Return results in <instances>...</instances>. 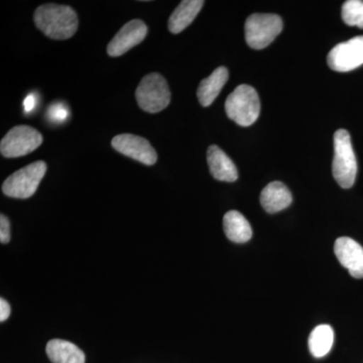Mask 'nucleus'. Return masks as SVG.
<instances>
[{
    "label": "nucleus",
    "instance_id": "a211bd4d",
    "mask_svg": "<svg viewBox=\"0 0 363 363\" xmlns=\"http://www.w3.org/2000/svg\"><path fill=\"white\" fill-rule=\"evenodd\" d=\"M334 342V331L329 325H319L310 334L309 350L313 357H324L331 350Z\"/></svg>",
    "mask_w": 363,
    "mask_h": 363
},
{
    "label": "nucleus",
    "instance_id": "7ed1b4c3",
    "mask_svg": "<svg viewBox=\"0 0 363 363\" xmlns=\"http://www.w3.org/2000/svg\"><path fill=\"white\" fill-rule=\"evenodd\" d=\"M227 116L240 126H250L257 121L260 112L259 95L250 85H240L227 97Z\"/></svg>",
    "mask_w": 363,
    "mask_h": 363
},
{
    "label": "nucleus",
    "instance_id": "0eeeda50",
    "mask_svg": "<svg viewBox=\"0 0 363 363\" xmlns=\"http://www.w3.org/2000/svg\"><path fill=\"white\" fill-rule=\"evenodd\" d=\"M42 143V135L32 126H14L2 138L0 152L6 157H23L37 150Z\"/></svg>",
    "mask_w": 363,
    "mask_h": 363
},
{
    "label": "nucleus",
    "instance_id": "9b49d317",
    "mask_svg": "<svg viewBox=\"0 0 363 363\" xmlns=\"http://www.w3.org/2000/svg\"><path fill=\"white\" fill-rule=\"evenodd\" d=\"M334 252L351 277L363 279V247L359 243L350 238H339L335 241Z\"/></svg>",
    "mask_w": 363,
    "mask_h": 363
},
{
    "label": "nucleus",
    "instance_id": "423d86ee",
    "mask_svg": "<svg viewBox=\"0 0 363 363\" xmlns=\"http://www.w3.org/2000/svg\"><path fill=\"white\" fill-rule=\"evenodd\" d=\"M245 40L250 48L262 50L271 45L283 30V21L277 14L255 13L245 21Z\"/></svg>",
    "mask_w": 363,
    "mask_h": 363
},
{
    "label": "nucleus",
    "instance_id": "39448f33",
    "mask_svg": "<svg viewBox=\"0 0 363 363\" xmlns=\"http://www.w3.org/2000/svg\"><path fill=\"white\" fill-rule=\"evenodd\" d=\"M136 101L143 111L157 113L164 111L171 102L166 79L161 74L152 73L145 76L135 91Z\"/></svg>",
    "mask_w": 363,
    "mask_h": 363
},
{
    "label": "nucleus",
    "instance_id": "6e6552de",
    "mask_svg": "<svg viewBox=\"0 0 363 363\" xmlns=\"http://www.w3.org/2000/svg\"><path fill=\"white\" fill-rule=\"evenodd\" d=\"M327 64L336 72H350L363 65V35L335 45L327 57Z\"/></svg>",
    "mask_w": 363,
    "mask_h": 363
},
{
    "label": "nucleus",
    "instance_id": "4be33fe9",
    "mask_svg": "<svg viewBox=\"0 0 363 363\" xmlns=\"http://www.w3.org/2000/svg\"><path fill=\"white\" fill-rule=\"evenodd\" d=\"M38 104L37 95L30 93L28 96L26 97L25 101H23V109L26 114L30 113V112L35 111V106Z\"/></svg>",
    "mask_w": 363,
    "mask_h": 363
},
{
    "label": "nucleus",
    "instance_id": "f257e3e1",
    "mask_svg": "<svg viewBox=\"0 0 363 363\" xmlns=\"http://www.w3.org/2000/svg\"><path fill=\"white\" fill-rule=\"evenodd\" d=\"M33 20L40 32L52 40L70 39L77 32V13L68 6L43 4L35 9Z\"/></svg>",
    "mask_w": 363,
    "mask_h": 363
},
{
    "label": "nucleus",
    "instance_id": "ddd939ff",
    "mask_svg": "<svg viewBox=\"0 0 363 363\" xmlns=\"http://www.w3.org/2000/svg\"><path fill=\"white\" fill-rule=\"evenodd\" d=\"M293 196L285 184L272 182L260 194V204L267 213H277L290 206Z\"/></svg>",
    "mask_w": 363,
    "mask_h": 363
},
{
    "label": "nucleus",
    "instance_id": "f03ea898",
    "mask_svg": "<svg viewBox=\"0 0 363 363\" xmlns=\"http://www.w3.org/2000/svg\"><path fill=\"white\" fill-rule=\"evenodd\" d=\"M332 172L334 179L340 187L350 189L354 185L357 174V162L347 130H338L334 135Z\"/></svg>",
    "mask_w": 363,
    "mask_h": 363
},
{
    "label": "nucleus",
    "instance_id": "6ab92c4d",
    "mask_svg": "<svg viewBox=\"0 0 363 363\" xmlns=\"http://www.w3.org/2000/svg\"><path fill=\"white\" fill-rule=\"evenodd\" d=\"M342 18L347 26L363 28V1L348 0L344 2Z\"/></svg>",
    "mask_w": 363,
    "mask_h": 363
},
{
    "label": "nucleus",
    "instance_id": "20e7f679",
    "mask_svg": "<svg viewBox=\"0 0 363 363\" xmlns=\"http://www.w3.org/2000/svg\"><path fill=\"white\" fill-rule=\"evenodd\" d=\"M47 172L45 162L38 161L28 164L9 177L2 185V192L7 197L28 199L39 187Z\"/></svg>",
    "mask_w": 363,
    "mask_h": 363
},
{
    "label": "nucleus",
    "instance_id": "5701e85b",
    "mask_svg": "<svg viewBox=\"0 0 363 363\" xmlns=\"http://www.w3.org/2000/svg\"><path fill=\"white\" fill-rule=\"evenodd\" d=\"M11 306L4 298H0V322L6 321L11 316Z\"/></svg>",
    "mask_w": 363,
    "mask_h": 363
},
{
    "label": "nucleus",
    "instance_id": "4468645a",
    "mask_svg": "<svg viewBox=\"0 0 363 363\" xmlns=\"http://www.w3.org/2000/svg\"><path fill=\"white\" fill-rule=\"evenodd\" d=\"M228 78L229 73L225 67H219L209 77L204 79L200 83L197 90L200 104L207 107L213 104L219 93L221 92L222 88L226 84Z\"/></svg>",
    "mask_w": 363,
    "mask_h": 363
},
{
    "label": "nucleus",
    "instance_id": "9d476101",
    "mask_svg": "<svg viewBox=\"0 0 363 363\" xmlns=\"http://www.w3.org/2000/svg\"><path fill=\"white\" fill-rule=\"evenodd\" d=\"M147 35V26L140 20H133L124 25L107 45L111 57L123 56L140 44Z\"/></svg>",
    "mask_w": 363,
    "mask_h": 363
},
{
    "label": "nucleus",
    "instance_id": "aec40b11",
    "mask_svg": "<svg viewBox=\"0 0 363 363\" xmlns=\"http://www.w3.org/2000/svg\"><path fill=\"white\" fill-rule=\"evenodd\" d=\"M70 116L68 107L65 104L58 102V104H52L48 111V118L55 123H62L68 119Z\"/></svg>",
    "mask_w": 363,
    "mask_h": 363
},
{
    "label": "nucleus",
    "instance_id": "2eb2a0df",
    "mask_svg": "<svg viewBox=\"0 0 363 363\" xmlns=\"http://www.w3.org/2000/svg\"><path fill=\"white\" fill-rule=\"evenodd\" d=\"M48 357L52 363H85V354L75 344L52 339L45 347Z\"/></svg>",
    "mask_w": 363,
    "mask_h": 363
},
{
    "label": "nucleus",
    "instance_id": "412c9836",
    "mask_svg": "<svg viewBox=\"0 0 363 363\" xmlns=\"http://www.w3.org/2000/svg\"><path fill=\"white\" fill-rule=\"evenodd\" d=\"M11 240V223L4 214L0 216V242L9 243Z\"/></svg>",
    "mask_w": 363,
    "mask_h": 363
},
{
    "label": "nucleus",
    "instance_id": "dca6fc26",
    "mask_svg": "<svg viewBox=\"0 0 363 363\" xmlns=\"http://www.w3.org/2000/svg\"><path fill=\"white\" fill-rule=\"evenodd\" d=\"M204 6L202 0H184L169 16V30L173 33L183 32L188 28Z\"/></svg>",
    "mask_w": 363,
    "mask_h": 363
},
{
    "label": "nucleus",
    "instance_id": "1a4fd4ad",
    "mask_svg": "<svg viewBox=\"0 0 363 363\" xmlns=\"http://www.w3.org/2000/svg\"><path fill=\"white\" fill-rule=\"evenodd\" d=\"M111 145L117 152L147 166H152L157 162L156 150L152 147L149 140L142 136L123 133L113 138Z\"/></svg>",
    "mask_w": 363,
    "mask_h": 363
},
{
    "label": "nucleus",
    "instance_id": "f3484780",
    "mask_svg": "<svg viewBox=\"0 0 363 363\" xmlns=\"http://www.w3.org/2000/svg\"><path fill=\"white\" fill-rule=\"evenodd\" d=\"M223 228L227 238L236 243H245L252 238V229L250 222L235 210L224 215Z\"/></svg>",
    "mask_w": 363,
    "mask_h": 363
},
{
    "label": "nucleus",
    "instance_id": "f8f14e48",
    "mask_svg": "<svg viewBox=\"0 0 363 363\" xmlns=\"http://www.w3.org/2000/svg\"><path fill=\"white\" fill-rule=\"evenodd\" d=\"M207 162L210 173L216 180L222 182L238 180V172L235 164L220 147L217 145L209 147L207 150Z\"/></svg>",
    "mask_w": 363,
    "mask_h": 363
}]
</instances>
